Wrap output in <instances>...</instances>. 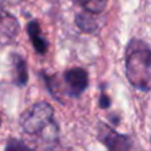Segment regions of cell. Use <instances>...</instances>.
Segmentation results:
<instances>
[{
    "mask_svg": "<svg viewBox=\"0 0 151 151\" xmlns=\"http://www.w3.org/2000/svg\"><path fill=\"white\" fill-rule=\"evenodd\" d=\"M20 126L24 133L39 135L47 143H57L58 126L55 121V110L48 102H37L20 117Z\"/></svg>",
    "mask_w": 151,
    "mask_h": 151,
    "instance_id": "7a4b0ae2",
    "label": "cell"
},
{
    "mask_svg": "<svg viewBox=\"0 0 151 151\" xmlns=\"http://www.w3.org/2000/svg\"><path fill=\"white\" fill-rule=\"evenodd\" d=\"M12 65H13V82L15 85L20 86H25L28 83V66H27V61L24 60L23 56L13 53L12 56Z\"/></svg>",
    "mask_w": 151,
    "mask_h": 151,
    "instance_id": "52a82bcc",
    "label": "cell"
},
{
    "mask_svg": "<svg viewBox=\"0 0 151 151\" xmlns=\"http://www.w3.org/2000/svg\"><path fill=\"white\" fill-rule=\"evenodd\" d=\"M110 105H111V101H110V97L107 94H105L104 89H102V93L99 96V99H98V106L101 109H109Z\"/></svg>",
    "mask_w": 151,
    "mask_h": 151,
    "instance_id": "8fae6325",
    "label": "cell"
},
{
    "mask_svg": "<svg viewBox=\"0 0 151 151\" xmlns=\"http://www.w3.org/2000/svg\"><path fill=\"white\" fill-rule=\"evenodd\" d=\"M109 121L113 123V125L117 126L118 123H119V115L118 114H110L109 115Z\"/></svg>",
    "mask_w": 151,
    "mask_h": 151,
    "instance_id": "7c38bea8",
    "label": "cell"
},
{
    "mask_svg": "<svg viewBox=\"0 0 151 151\" xmlns=\"http://www.w3.org/2000/svg\"><path fill=\"white\" fill-rule=\"evenodd\" d=\"M0 126H1V119H0Z\"/></svg>",
    "mask_w": 151,
    "mask_h": 151,
    "instance_id": "4fadbf2b",
    "label": "cell"
},
{
    "mask_svg": "<svg viewBox=\"0 0 151 151\" xmlns=\"http://www.w3.org/2000/svg\"><path fill=\"white\" fill-rule=\"evenodd\" d=\"M98 139L109 151H130L131 139L105 123H98Z\"/></svg>",
    "mask_w": 151,
    "mask_h": 151,
    "instance_id": "3957f363",
    "label": "cell"
},
{
    "mask_svg": "<svg viewBox=\"0 0 151 151\" xmlns=\"http://www.w3.org/2000/svg\"><path fill=\"white\" fill-rule=\"evenodd\" d=\"M125 66L127 81L138 90H150L151 81V50L146 41L131 39L125 52Z\"/></svg>",
    "mask_w": 151,
    "mask_h": 151,
    "instance_id": "6da1fadb",
    "label": "cell"
},
{
    "mask_svg": "<svg viewBox=\"0 0 151 151\" xmlns=\"http://www.w3.org/2000/svg\"><path fill=\"white\" fill-rule=\"evenodd\" d=\"M76 25L82 32H86V33H94V32H97L101 28L98 16L90 15V13L82 12V11L76 15Z\"/></svg>",
    "mask_w": 151,
    "mask_h": 151,
    "instance_id": "ba28073f",
    "label": "cell"
},
{
    "mask_svg": "<svg viewBox=\"0 0 151 151\" xmlns=\"http://www.w3.org/2000/svg\"><path fill=\"white\" fill-rule=\"evenodd\" d=\"M27 33L29 36V40L32 42V47L36 50L37 55L44 56L45 53L48 52V48H49V44H48L47 39L44 37L41 32V27H40V23L37 20H31L28 24H27Z\"/></svg>",
    "mask_w": 151,
    "mask_h": 151,
    "instance_id": "8992f818",
    "label": "cell"
},
{
    "mask_svg": "<svg viewBox=\"0 0 151 151\" xmlns=\"http://www.w3.org/2000/svg\"><path fill=\"white\" fill-rule=\"evenodd\" d=\"M5 151H35L25 142L17 138H9L5 145Z\"/></svg>",
    "mask_w": 151,
    "mask_h": 151,
    "instance_id": "30bf717a",
    "label": "cell"
},
{
    "mask_svg": "<svg viewBox=\"0 0 151 151\" xmlns=\"http://www.w3.org/2000/svg\"><path fill=\"white\" fill-rule=\"evenodd\" d=\"M76 3L82 9V12L98 16L105 11L109 0H76Z\"/></svg>",
    "mask_w": 151,
    "mask_h": 151,
    "instance_id": "9c48e42d",
    "label": "cell"
},
{
    "mask_svg": "<svg viewBox=\"0 0 151 151\" xmlns=\"http://www.w3.org/2000/svg\"><path fill=\"white\" fill-rule=\"evenodd\" d=\"M20 32L19 20L0 5V47L9 45Z\"/></svg>",
    "mask_w": 151,
    "mask_h": 151,
    "instance_id": "5b68a950",
    "label": "cell"
},
{
    "mask_svg": "<svg viewBox=\"0 0 151 151\" xmlns=\"http://www.w3.org/2000/svg\"><path fill=\"white\" fill-rule=\"evenodd\" d=\"M64 82L68 86L69 96L78 98L88 89L89 74L83 68H70L64 72Z\"/></svg>",
    "mask_w": 151,
    "mask_h": 151,
    "instance_id": "277c9868",
    "label": "cell"
}]
</instances>
